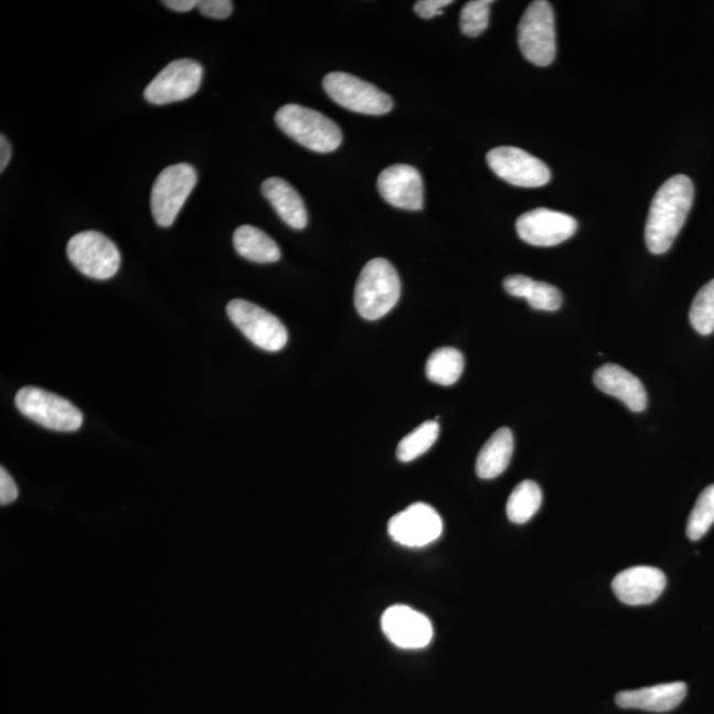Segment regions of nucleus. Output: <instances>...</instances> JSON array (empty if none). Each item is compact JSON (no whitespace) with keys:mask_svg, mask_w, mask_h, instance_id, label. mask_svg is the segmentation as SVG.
<instances>
[{"mask_svg":"<svg viewBox=\"0 0 714 714\" xmlns=\"http://www.w3.org/2000/svg\"><path fill=\"white\" fill-rule=\"evenodd\" d=\"M239 256L257 264H273L281 258V249L270 236L252 225H243L233 235Z\"/></svg>","mask_w":714,"mask_h":714,"instance_id":"nucleus-22","label":"nucleus"},{"mask_svg":"<svg viewBox=\"0 0 714 714\" xmlns=\"http://www.w3.org/2000/svg\"><path fill=\"white\" fill-rule=\"evenodd\" d=\"M19 497V490L9 471L0 469V504L9 505Z\"/></svg>","mask_w":714,"mask_h":714,"instance_id":"nucleus-30","label":"nucleus"},{"mask_svg":"<svg viewBox=\"0 0 714 714\" xmlns=\"http://www.w3.org/2000/svg\"><path fill=\"white\" fill-rule=\"evenodd\" d=\"M196 0H166L163 4L178 12H189L198 7Z\"/></svg>","mask_w":714,"mask_h":714,"instance_id":"nucleus-32","label":"nucleus"},{"mask_svg":"<svg viewBox=\"0 0 714 714\" xmlns=\"http://www.w3.org/2000/svg\"><path fill=\"white\" fill-rule=\"evenodd\" d=\"M667 586L665 574L653 566H633L612 579V592L620 603L643 606L656 603Z\"/></svg>","mask_w":714,"mask_h":714,"instance_id":"nucleus-16","label":"nucleus"},{"mask_svg":"<svg viewBox=\"0 0 714 714\" xmlns=\"http://www.w3.org/2000/svg\"><path fill=\"white\" fill-rule=\"evenodd\" d=\"M714 524V484L706 487L699 497L695 507L686 523V536L692 542H699L712 529Z\"/></svg>","mask_w":714,"mask_h":714,"instance_id":"nucleus-26","label":"nucleus"},{"mask_svg":"<svg viewBox=\"0 0 714 714\" xmlns=\"http://www.w3.org/2000/svg\"><path fill=\"white\" fill-rule=\"evenodd\" d=\"M12 157V149L9 141L4 136H0V172L6 170Z\"/></svg>","mask_w":714,"mask_h":714,"instance_id":"nucleus-33","label":"nucleus"},{"mask_svg":"<svg viewBox=\"0 0 714 714\" xmlns=\"http://www.w3.org/2000/svg\"><path fill=\"white\" fill-rule=\"evenodd\" d=\"M594 384L606 395L616 397L631 412L647 408V392L637 376L617 364H605L594 373Z\"/></svg>","mask_w":714,"mask_h":714,"instance_id":"nucleus-17","label":"nucleus"},{"mask_svg":"<svg viewBox=\"0 0 714 714\" xmlns=\"http://www.w3.org/2000/svg\"><path fill=\"white\" fill-rule=\"evenodd\" d=\"M232 323L258 349L281 351L289 340L286 327L276 316L244 299H233L226 306Z\"/></svg>","mask_w":714,"mask_h":714,"instance_id":"nucleus-9","label":"nucleus"},{"mask_svg":"<svg viewBox=\"0 0 714 714\" xmlns=\"http://www.w3.org/2000/svg\"><path fill=\"white\" fill-rule=\"evenodd\" d=\"M690 322L700 335L714 332V279L702 287L693 299Z\"/></svg>","mask_w":714,"mask_h":714,"instance_id":"nucleus-27","label":"nucleus"},{"mask_svg":"<svg viewBox=\"0 0 714 714\" xmlns=\"http://www.w3.org/2000/svg\"><path fill=\"white\" fill-rule=\"evenodd\" d=\"M198 9L204 17L211 19H226L231 17L233 3L231 0H202Z\"/></svg>","mask_w":714,"mask_h":714,"instance_id":"nucleus-29","label":"nucleus"},{"mask_svg":"<svg viewBox=\"0 0 714 714\" xmlns=\"http://www.w3.org/2000/svg\"><path fill=\"white\" fill-rule=\"evenodd\" d=\"M203 75V66L195 60H175L147 85L146 102L159 106L184 102L196 95L202 85Z\"/></svg>","mask_w":714,"mask_h":714,"instance_id":"nucleus-10","label":"nucleus"},{"mask_svg":"<svg viewBox=\"0 0 714 714\" xmlns=\"http://www.w3.org/2000/svg\"><path fill=\"white\" fill-rule=\"evenodd\" d=\"M323 88L333 103L360 115L384 116L393 109L391 96L350 73H329L323 78Z\"/></svg>","mask_w":714,"mask_h":714,"instance_id":"nucleus-8","label":"nucleus"},{"mask_svg":"<svg viewBox=\"0 0 714 714\" xmlns=\"http://www.w3.org/2000/svg\"><path fill=\"white\" fill-rule=\"evenodd\" d=\"M520 51L530 63L548 66L556 57L555 12L545 0L532 2L520 20L518 30Z\"/></svg>","mask_w":714,"mask_h":714,"instance_id":"nucleus-5","label":"nucleus"},{"mask_svg":"<svg viewBox=\"0 0 714 714\" xmlns=\"http://www.w3.org/2000/svg\"><path fill=\"white\" fill-rule=\"evenodd\" d=\"M66 255L84 276L105 281L117 275L121 253L110 238L96 231L77 233L66 246Z\"/></svg>","mask_w":714,"mask_h":714,"instance_id":"nucleus-7","label":"nucleus"},{"mask_svg":"<svg viewBox=\"0 0 714 714\" xmlns=\"http://www.w3.org/2000/svg\"><path fill=\"white\" fill-rule=\"evenodd\" d=\"M695 198V187L685 175H675L660 187L652 199L646 223L647 248L653 255L669 252L682 231Z\"/></svg>","mask_w":714,"mask_h":714,"instance_id":"nucleus-1","label":"nucleus"},{"mask_svg":"<svg viewBox=\"0 0 714 714\" xmlns=\"http://www.w3.org/2000/svg\"><path fill=\"white\" fill-rule=\"evenodd\" d=\"M196 183V170L189 163L172 164L159 173L151 190V213L159 226L175 223Z\"/></svg>","mask_w":714,"mask_h":714,"instance_id":"nucleus-6","label":"nucleus"},{"mask_svg":"<svg viewBox=\"0 0 714 714\" xmlns=\"http://www.w3.org/2000/svg\"><path fill=\"white\" fill-rule=\"evenodd\" d=\"M439 436L437 422H426L402 439L397 446V458L404 463L422 457L430 447L436 444Z\"/></svg>","mask_w":714,"mask_h":714,"instance_id":"nucleus-25","label":"nucleus"},{"mask_svg":"<svg viewBox=\"0 0 714 714\" xmlns=\"http://www.w3.org/2000/svg\"><path fill=\"white\" fill-rule=\"evenodd\" d=\"M491 0H472L460 11V31L466 36L477 38L489 26Z\"/></svg>","mask_w":714,"mask_h":714,"instance_id":"nucleus-28","label":"nucleus"},{"mask_svg":"<svg viewBox=\"0 0 714 714\" xmlns=\"http://www.w3.org/2000/svg\"><path fill=\"white\" fill-rule=\"evenodd\" d=\"M686 696V684L682 682L659 684L633 691L619 692L616 703L619 708L639 710L653 713L671 712Z\"/></svg>","mask_w":714,"mask_h":714,"instance_id":"nucleus-18","label":"nucleus"},{"mask_svg":"<svg viewBox=\"0 0 714 714\" xmlns=\"http://www.w3.org/2000/svg\"><path fill=\"white\" fill-rule=\"evenodd\" d=\"M15 405L31 422L55 431H76L84 423L83 413L68 399L36 386L18 392Z\"/></svg>","mask_w":714,"mask_h":714,"instance_id":"nucleus-4","label":"nucleus"},{"mask_svg":"<svg viewBox=\"0 0 714 714\" xmlns=\"http://www.w3.org/2000/svg\"><path fill=\"white\" fill-rule=\"evenodd\" d=\"M486 159L493 173L512 185L536 189L551 182L548 166L518 147H497Z\"/></svg>","mask_w":714,"mask_h":714,"instance_id":"nucleus-11","label":"nucleus"},{"mask_svg":"<svg viewBox=\"0 0 714 714\" xmlns=\"http://www.w3.org/2000/svg\"><path fill=\"white\" fill-rule=\"evenodd\" d=\"M503 287L512 297L525 298L532 309L540 311H556L563 305L562 291L557 287L535 281L525 276H510L503 281Z\"/></svg>","mask_w":714,"mask_h":714,"instance_id":"nucleus-20","label":"nucleus"},{"mask_svg":"<svg viewBox=\"0 0 714 714\" xmlns=\"http://www.w3.org/2000/svg\"><path fill=\"white\" fill-rule=\"evenodd\" d=\"M577 220L566 213L537 209L524 213L516 222V232L524 243L533 246H556L577 232Z\"/></svg>","mask_w":714,"mask_h":714,"instance_id":"nucleus-13","label":"nucleus"},{"mask_svg":"<svg viewBox=\"0 0 714 714\" xmlns=\"http://www.w3.org/2000/svg\"><path fill=\"white\" fill-rule=\"evenodd\" d=\"M402 296L398 273L388 259L373 258L360 273L355 286L359 316L377 320L390 313Z\"/></svg>","mask_w":714,"mask_h":714,"instance_id":"nucleus-2","label":"nucleus"},{"mask_svg":"<svg viewBox=\"0 0 714 714\" xmlns=\"http://www.w3.org/2000/svg\"><path fill=\"white\" fill-rule=\"evenodd\" d=\"M513 434L509 428H500L492 434L480 450L477 459V473L482 479H493L507 470L513 454Z\"/></svg>","mask_w":714,"mask_h":714,"instance_id":"nucleus-21","label":"nucleus"},{"mask_svg":"<svg viewBox=\"0 0 714 714\" xmlns=\"http://www.w3.org/2000/svg\"><path fill=\"white\" fill-rule=\"evenodd\" d=\"M543 502V492L533 480H524L512 491L507 502V516L513 524H525L536 515Z\"/></svg>","mask_w":714,"mask_h":714,"instance_id":"nucleus-24","label":"nucleus"},{"mask_svg":"<svg viewBox=\"0 0 714 714\" xmlns=\"http://www.w3.org/2000/svg\"><path fill=\"white\" fill-rule=\"evenodd\" d=\"M276 124L287 137L316 152H332L343 141L342 130L329 117L306 106L289 104L276 113Z\"/></svg>","mask_w":714,"mask_h":714,"instance_id":"nucleus-3","label":"nucleus"},{"mask_svg":"<svg viewBox=\"0 0 714 714\" xmlns=\"http://www.w3.org/2000/svg\"><path fill=\"white\" fill-rule=\"evenodd\" d=\"M452 4L451 0H419L415 4V12L419 18L431 19L440 15L447 6Z\"/></svg>","mask_w":714,"mask_h":714,"instance_id":"nucleus-31","label":"nucleus"},{"mask_svg":"<svg viewBox=\"0 0 714 714\" xmlns=\"http://www.w3.org/2000/svg\"><path fill=\"white\" fill-rule=\"evenodd\" d=\"M382 627L385 637L404 650L425 649L434 636L430 619L405 605L392 606L385 610Z\"/></svg>","mask_w":714,"mask_h":714,"instance_id":"nucleus-14","label":"nucleus"},{"mask_svg":"<svg viewBox=\"0 0 714 714\" xmlns=\"http://www.w3.org/2000/svg\"><path fill=\"white\" fill-rule=\"evenodd\" d=\"M465 370L462 352L444 347L431 353L426 362V376L430 382L443 386H450L458 382Z\"/></svg>","mask_w":714,"mask_h":714,"instance_id":"nucleus-23","label":"nucleus"},{"mask_svg":"<svg viewBox=\"0 0 714 714\" xmlns=\"http://www.w3.org/2000/svg\"><path fill=\"white\" fill-rule=\"evenodd\" d=\"M262 190L285 224L292 230L306 228L309 217L303 199L291 184L281 178H270L265 180Z\"/></svg>","mask_w":714,"mask_h":714,"instance_id":"nucleus-19","label":"nucleus"},{"mask_svg":"<svg viewBox=\"0 0 714 714\" xmlns=\"http://www.w3.org/2000/svg\"><path fill=\"white\" fill-rule=\"evenodd\" d=\"M388 532L393 542L409 548H423L443 535L439 513L425 503H415L391 519Z\"/></svg>","mask_w":714,"mask_h":714,"instance_id":"nucleus-12","label":"nucleus"},{"mask_svg":"<svg viewBox=\"0 0 714 714\" xmlns=\"http://www.w3.org/2000/svg\"><path fill=\"white\" fill-rule=\"evenodd\" d=\"M380 195L396 209L419 211L424 206L422 173L409 164H395L380 173Z\"/></svg>","mask_w":714,"mask_h":714,"instance_id":"nucleus-15","label":"nucleus"}]
</instances>
